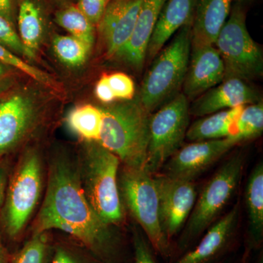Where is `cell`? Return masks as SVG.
<instances>
[{"mask_svg":"<svg viewBox=\"0 0 263 263\" xmlns=\"http://www.w3.org/2000/svg\"><path fill=\"white\" fill-rule=\"evenodd\" d=\"M47 186L34 233L59 230L71 235L101 263L117 261L120 239L95 212L81 185L79 164L65 155L52 157Z\"/></svg>","mask_w":263,"mask_h":263,"instance_id":"obj_1","label":"cell"},{"mask_svg":"<svg viewBox=\"0 0 263 263\" xmlns=\"http://www.w3.org/2000/svg\"><path fill=\"white\" fill-rule=\"evenodd\" d=\"M103 126L99 143L124 166L144 169L149 140L150 113L140 100L102 107Z\"/></svg>","mask_w":263,"mask_h":263,"instance_id":"obj_2","label":"cell"},{"mask_svg":"<svg viewBox=\"0 0 263 263\" xmlns=\"http://www.w3.org/2000/svg\"><path fill=\"white\" fill-rule=\"evenodd\" d=\"M120 160L99 142H86L78 160L81 185L90 205L102 220L111 226L124 219L119 189Z\"/></svg>","mask_w":263,"mask_h":263,"instance_id":"obj_3","label":"cell"},{"mask_svg":"<svg viewBox=\"0 0 263 263\" xmlns=\"http://www.w3.org/2000/svg\"><path fill=\"white\" fill-rule=\"evenodd\" d=\"M155 57L142 84L140 101L148 113L172 100L182 88L192 48V24L179 29Z\"/></svg>","mask_w":263,"mask_h":263,"instance_id":"obj_4","label":"cell"},{"mask_svg":"<svg viewBox=\"0 0 263 263\" xmlns=\"http://www.w3.org/2000/svg\"><path fill=\"white\" fill-rule=\"evenodd\" d=\"M44 163L35 150L22 156L10 178L4 211L5 231L16 239L23 233L41 200L44 184Z\"/></svg>","mask_w":263,"mask_h":263,"instance_id":"obj_5","label":"cell"},{"mask_svg":"<svg viewBox=\"0 0 263 263\" xmlns=\"http://www.w3.org/2000/svg\"><path fill=\"white\" fill-rule=\"evenodd\" d=\"M243 165V155H235L224 162L205 184L186 222L179 240L180 249L189 248L228 205L238 188Z\"/></svg>","mask_w":263,"mask_h":263,"instance_id":"obj_6","label":"cell"},{"mask_svg":"<svg viewBox=\"0 0 263 263\" xmlns=\"http://www.w3.org/2000/svg\"><path fill=\"white\" fill-rule=\"evenodd\" d=\"M153 175L144 169L124 166L119 177V189L123 205L144 231L152 249L167 257L170 241L160 226L159 199Z\"/></svg>","mask_w":263,"mask_h":263,"instance_id":"obj_7","label":"cell"},{"mask_svg":"<svg viewBox=\"0 0 263 263\" xmlns=\"http://www.w3.org/2000/svg\"><path fill=\"white\" fill-rule=\"evenodd\" d=\"M214 46L224 64V79L235 78L247 82L262 76V50L251 37L245 10L239 5L232 8Z\"/></svg>","mask_w":263,"mask_h":263,"instance_id":"obj_8","label":"cell"},{"mask_svg":"<svg viewBox=\"0 0 263 263\" xmlns=\"http://www.w3.org/2000/svg\"><path fill=\"white\" fill-rule=\"evenodd\" d=\"M189 100L176 95L151 116L149 140L144 170L154 175L177 152L190 126Z\"/></svg>","mask_w":263,"mask_h":263,"instance_id":"obj_9","label":"cell"},{"mask_svg":"<svg viewBox=\"0 0 263 263\" xmlns=\"http://www.w3.org/2000/svg\"><path fill=\"white\" fill-rule=\"evenodd\" d=\"M159 214L162 232L169 241L187 221L197 193L193 181L174 179L165 175L156 176Z\"/></svg>","mask_w":263,"mask_h":263,"instance_id":"obj_10","label":"cell"},{"mask_svg":"<svg viewBox=\"0 0 263 263\" xmlns=\"http://www.w3.org/2000/svg\"><path fill=\"white\" fill-rule=\"evenodd\" d=\"M238 144L231 138L192 142L181 147L164 164L165 176L193 181Z\"/></svg>","mask_w":263,"mask_h":263,"instance_id":"obj_11","label":"cell"},{"mask_svg":"<svg viewBox=\"0 0 263 263\" xmlns=\"http://www.w3.org/2000/svg\"><path fill=\"white\" fill-rule=\"evenodd\" d=\"M187 72L183 84V94L194 99L206 92L224 80L226 72L214 45L192 46Z\"/></svg>","mask_w":263,"mask_h":263,"instance_id":"obj_12","label":"cell"},{"mask_svg":"<svg viewBox=\"0 0 263 263\" xmlns=\"http://www.w3.org/2000/svg\"><path fill=\"white\" fill-rule=\"evenodd\" d=\"M143 0H110L99 22L108 56L115 57L130 37Z\"/></svg>","mask_w":263,"mask_h":263,"instance_id":"obj_13","label":"cell"},{"mask_svg":"<svg viewBox=\"0 0 263 263\" xmlns=\"http://www.w3.org/2000/svg\"><path fill=\"white\" fill-rule=\"evenodd\" d=\"M260 101L257 91L247 81L231 78L198 97L191 107L190 114L195 117H205L220 110Z\"/></svg>","mask_w":263,"mask_h":263,"instance_id":"obj_14","label":"cell"},{"mask_svg":"<svg viewBox=\"0 0 263 263\" xmlns=\"http://www.w3.org/2000/svg\"><path fill=\"white\" fill-rule=\"evenodd\" d=\"M36 110L30 100L15 95L0 103V156L14 148L32 129Z\"/></svg>","mask_w":263,"mask_h":263,"instance_id":"obj_15","label":"cell"},{"mask_svg":"<svg viewBox=\"0 0 263 263\" xmlns=\"http://www.w3.org/2000/svg\"><path fill=\"white\" fill-rule=\"evenodd\" d=\"M165 0H143L134 29L127 43L115 57L135 70H141L157 18Z\"/></svg>","mask_w":263,"mask_h":263,"instance_id":"obj_16","label":"cell"},{"mask_svg":"<svg viewBox=\"0 0 263 263\" xmlns=\"http://www.w3.org/2000/svg\"><path fill=\"white\" fill-rule=\"evenodd\" d=\"M239 205L209 227L206 234L195 248L183 254L173 263H212L228 248L238 224Z\"/></svg>","mask_w":263,"mask_h":263,"instance_id":"obj_17","label":"cell"},{"mask_svg":"<svg viewBox=\"0 0 263 263\" xmlns=\"http://www.w3.org/2000/svg\"><path fill=\"white\" fill-rule=\"evenodd\" d=\"M233 0H195L192 46L214 45L232 9Z\"/></svg>","mask_w":263,"mask_h":263,"instance_id":"obj_18","label":"cell"},{"mask_svg":"<svg viewBox=\"0 0 263 263\" xmlns=\"http://www.w3.org/2000/svg\"><path fill=\"white\" fill-rule=\"evenodd\" d=\"M195 0H165L151 37L146 59L154 58L180 29L193 22Z\"/></svg>","mask_w":263,"mask_h":263,"instance_id":"obj_19","label":"cell"},{"mask_svg":"<svg viewBox=\"0 0 263 263\" xmlns=\"http://www.w3.org/2000/svg\"><path fill=\"white\" fill-rule=\"evenodd\" d=\"M248 216L249 240L253 247H259L263 238V164L259 162L251 172L245 190Z\"/></svg>","mask_w":263,"mask_h":263,"instance_id":"obj_20","label":"cell"},{"mask_svg":"<svg viewBox=\"0 0 263 263\" xmlns=\"http://www.w3.org/2000/svg\"><path fill=\"white\" fill-rule=\"evenodd\" d=\"M243 107L227 109L202 117L189 126L186 139L191 142H197L228 138L233 124Z\"/></svg>","mask_w":263,"mask_h":263,"instance_id":"obj_21","label":"cell"},{"mask_svg":"<svg viewBox=\"0 0 263 263\" xmlns=\"http://www.w3.org/2000/svg\"><path fill=\"white\" fill-rule=\"evenodd\" d=\"M19 37L34 58L42 41L44 24L42 11L35 0H22L18 15Z\"/></svg>","mask_w":263,"mask_h":263,"instance_id":"obj_22","label":"cell"},{"mask_svg":"<svg viewBox=\"0 0 263 263\" xmlns=\"http://www.w3.org/2000/svg\"><path fill=\"white\" fill-rule=\"evenodd\" d=\"M67 124L86 142H99L103 126V112L101 108L94 105H81L70 112Z\"/></svg>","mask_w":263,"mask_h":263,"instance_id":"obj_23","label":"cell"},{"mask_svg":"<svg viewBox=\"0 0 263 263\" xmlns=\"http://www.w3.org/2000/svg\"><path fill=\"white\" fill-rule=\"evenodd\" d=\"M262 131L263 105L262 101H259L243 107L228 138L239 143L261 136Z\"/></svg>","mask_w":263,"mask_h":263,"instance_id":"obj_24","label":"cell"},{"mask_svg":"<svg viewBox=\"0 0 263 263\" xmlns=\"http://www.w3.org/2000/svg\"><path fill=\"white\" fill-rule=\"evenodd\" d=\"M57 24L70 33L72 37L92 46L95 40L94 24L77 6L70 5L57 13Z\"/></svg>","mask_w":263,"mask_h":263,"instance_id":"obj_25","label":"cell"},{"mask_svg":"<svg viewBox=\"0 0 263 263\" xmlns=\"http://www.w3.org/2000/svg\"><path fill=\"white\" fill-rule=\"evenodd\" d=\"M53 48L62 63L70 67H78L86 62L91 47L70 35L57 36L53 40Z\"/></svg>","mask_w":263,"mask_h":263,"instance_id":"obj_26","label":"cell"},{"mask_svg":"<svg viewBox=\"0 0 263 263\" xmlns=\"http://www.w3.org/2000/svg\"><path fill=\"white\" fill-rule=\"evenodd\" d=\"M49 251L47 232L33 233L32 238L15 254L12 263H48Z\"/></svg>","mask_w":263,"mask_h":263,"instance_id":"obj_27","label":"cell"},{"mask_svg":"<svg viewBox=\"0 0 263 263\" xmlns=\"http://www.w3.org/2000/svg\"><path fill=\"white\" fill-rule=\"evenodd\" d=\"M0 62L14 67L15 68L22 71L24 73L27 74L29 77L41 84L48 85L51 83V79L47 74L29 65L1 44H0Z\"/></svg>","mask_w":263,"mask_h":263,"instance_id":"obj_28","label":"cell"},{"mask_svg":"<svg viewBox=\"0 0 263 263\" xmlns=\"http://www.w3.org/2000/svg\"><path fill=\"white\" fill-rule=\"evenodd\" d=\"M0 44L10 51L22 56L34 59L24 47L19 35L12 26L11 22L0 15Z\"/></svg>","mask_w":263,"mask_h":263,"instance_id":"obj_29","label":"cell"},{"mask_svg":"<svg viewBox=\"0 0 263 263\" xmlns=\"http://www.w3.org/2000/svg\"><path fill=\"white\" fill-rule=\"evenodd\" d=\"M107 78L116 100L127 101L133 98L135 95L134 82L127 74L115 72L107 75Z\"/></svg>","mask_w":263,"mask_h":263,"instance_id":"obj_30","label":"cell"},{"mask_svg":"<svg viewBox=\"0 0 263 263\" xmlns=\"http://www.w3.org/2000/svg\"><path fill=\"white\" fill-rule=\"evenodd\" d=\"M50 263H101L95 257L83 254L68 245H58L53 251Z\"/></svg>","mask_w":263,"mask_h":263,"instance_id":"obj_31","label":"cell"},{"mask_svg":"<svg viewBox=\"0 0 263 263\" xmlns=\"http://www.w3.org/2000/svg\"><path fill=\"white\" fill-rule=\"evenodd\" d=\"M110 0H79L77 7L94 25L101 20Z\"/></svg>","mask_w":263,"mask_h":263,"instance_id":"obj_32","label":"cell"},{"mask_svg":"<svg viewBox=\"0 0 263 263\" xmlns=\"http://www.w3.org/2000/svg\"><path fill=\"white\" fill-rule=\"evenodd\" d=\"M133 247L135 254L133 263H157L152 246L138 230H136L133 234Z\"/></svg>","mask_w":263,"mask_h":263,"instance_id":"obj_33","label":"cell"},{"mask_svg":"<svg viewBox=\"0 0 263 263\" xmlns=\"http://www.w3.org/2000/svg\"><path fill=\"white\" fill-rule=\"evenodd\" d=\"M95 94L102 103L108 104L115 101L116 98L108 84L107 76H102L99 80L95 88Z\"/></svg>","mask_w":263,"mask_h":263,"instance_id":"obj_34","label":"cell"},{"mask_svg":"<svg viewBox=\"0 0 263 263\" xmlns=\"http://www.w3.org/2000/svg\"><path fill=\"white\" fill-rule=\"evenodd\" d=\"M13 0H0V15L12 22L13 17Z\"/></svg>","mask_w":263,"mask_h":263,"instance_id":"obj_35","label":"cell"},{"mask_svg":"<svg viewBox=\"0 0 263 263\" xmlns=\"http://www.w3.org/2000/svg\"><path fill=\"white\" fill-rule=\"evenodd\" d=\"M6 171L3 167H0V209L5 200L6 191Z\"/></svg>","mask_w":263,"mask_h":263,"instance_id":"obj_36","label":"cell"},{"mask_svg":"<svg viewBox=\"0 0 263 263\" xmlns=\"http://www.w3.org/2000/svg\"><path fill=\"white\" fill-rule=\"evenodd\" d=\"M0 263H8L4 252H3V249L1 248V247H0Z\"/></svg>","mask_w":263,"mask_h":263,"instance_id":"obj_37","label":"cell"},{"mask_svg":"<svg viewBox=\"0 0 263 263\" xmlns=\"http://www.w3.org/2000/svg\"><path fill=\"white\" fill-rule=\"evenodd\" d=\"M5 68L3 65H0V77L4 74Z\"/></svg>","mask_w":263,"mask_h":263,"instance_id":"obj_38","label":"cell"},{"mask_svg":"<svg viewBox=\"0 0 263 263\" xmlns=\"http://www.w3.org/2000/svg\"><path fill=\"white\" fill-rule=\"evenodd\" d=\"M243 1H245V0H238V2H239V3H242Z\"/></svg>","mask_w":263,"mask_h":263,"instance_id":"obj_39","label":"cell"}]
</instances>
